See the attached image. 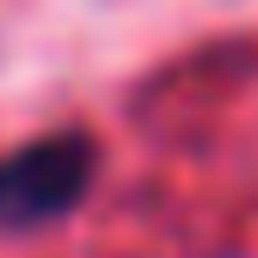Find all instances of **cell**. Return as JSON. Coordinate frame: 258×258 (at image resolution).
Masks as SVG:
<instances>
[{
	"label": "cell",
	"instance_id": "cell-1",
	"mask_svg": "<svg viewBox=\"0 0 258 258\" xmlns=\"http://www.w3.org/2000/svg\"><path fill=\"white\" fill-rule=\"evenodd\" d=\"M95 183V143L89 136H34L0 156V231H34L75 211Z\"/></svg>",
	"mask_w": 258,
	"mask_h": 258
}]
</instances>
